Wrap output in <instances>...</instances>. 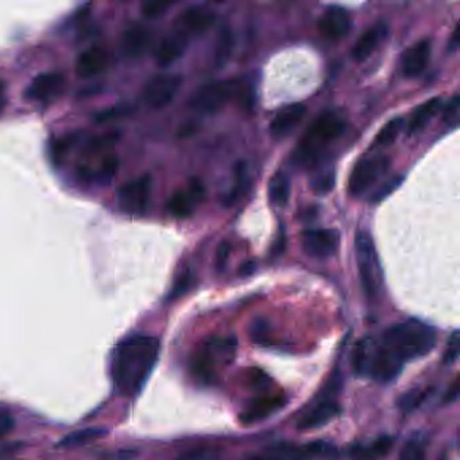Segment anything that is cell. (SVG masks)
I'll return each instance as SVG.
<instances>
[{
	"mask_svg": "<svg viewBox=\"0 0 460 460\" xmlns=\"http://www.w3.org/2000/svg\"><path fill=\"white\" fill-rule=\"evenodd\" d=\"M238 88L235 80H216L202 85L192 96L189 105L199 114H215L230 102Z\"/></svg>",
	"mask_w": 460,
	"mask_h": 460,
	"instance_id": "52a82bcc",
	"label": "cell"
},
{
	"mask_svg": "<svg viewBox=\"0 0 460 460\" xmlns=\"http://www.w3.org/2000/svg\"><path fill=\"white\" fill-rule=\"evenodd\" d=\"M119 166V161L116 157H108L105 158L100 165V169L98 172V177L102 181H109L115 176V172Z\"/></svg>",
	"mask_w": 460,
	"mask_h": 460,
	"instance_id": "d590c367",
	"label": "cell"
},
{
	"mask_svg": "<svg viewBox=\"0 0 460 460\" xmlns=\"http://www.w3.org/2000/svg\"><path fill=\"white\" fill-rule=\"evenodd\" d=\"M404 181V176L401 175H397V176H393L391 179H386L384 184L381 186H378L377 191L373 192L371 197H370V202L371 203H381L382 200H384L389 195H391Z\"/></svg>",
	"mask_w": 460,
	"mask_h": 460,
	"instance_id": "4dcf8cb0",
	"label": "cell"
},
{
	"mask_svg": "<svg viewBox=\"0 0 460 460\" xmlns=\"http://www.w3.org/2000/svg\"><path fill=\"white\" fill-rule=\"evenodd\" d=\"M215 21L216 15L213 11L203 6H192L181 12L176 22V30L188 38L200 37L213 26Z\"/></svg>",
	"mask_w": 460,
	"mask_h": 460,
	"instance_id": "4fadbf2b",
	"label": "cell"
},
{
	"mask_svg": "<svg viewBox=\"0 0 460 460\" xmlns=\"http://www.w3.org/2000/svg\"><path fill=\"white\" fill-rule=\"evenodd\" d=\"M204 195L203 182L193 179L186 191H179L172 195L168 202V211L173 218L186 219L193 213L196 204L204 199Z\"/></svg>",
	"mask_w": 460,
	"mask_h": 460,
	"instance_id": "5bb4252c",
	"label": "cell"
},
{
	"mask_svg": "<svg viewBox=\"0 0 460 460\" xmlns=\"http://www.w3.org/2000/svg\"><path fill=\"white\" fill-rule=\"evenodd\" d=\"M230 245L227 242H223L219 249H218V253H216V267L219 270H223L226 263H227V258H229V254H230Z\"/></svg>",
	"mask_w": 460,
	"mask_h": 460,
	"instance_id": "b9f144b4",
	"label": "cell"
},
{
	"mask_svg": "<svg viewBox=\"0 0 460 460\" xmlns=\"http://www.w3.org/2000/svg\"><path fill=\"white\" fill-rule=\"evenodd\" d=\"M387 34V27L384 24H377L367 28L355 42L351 55L355 61H366L374 51L378 49L381 42Z\"/></svg>",
	"mask_w": 460,
	"mask_h": 460,
	"instance_id": "7402d4cb",
	"label": "cell"
},
{
	"mask_svg": "<svg viewBox=\"0 0 460 460\" xmlns=\"http://www.w3.org/2000/svg\"><path fill=\"white\" fill-rule=\"evenodd\" d=\"M236 355L233 336H215L203 343L192 358V371L202 382H212L219 369L226 367Z\"/></svg>",
	"mask_w": 460,
	"mask_h": 460,
	"instance_id": "277c9868",
	"label": "cell"
},
{
	"mask_svg": "<svg viewBox=\"0 0 460 460\" xmlns=\"http://www.w3.org/2000/svg\"><path fill=\"white\" fill-rule=\"evenodd\" d=\"M405 122L402 118H394L389 121L374 139V148H387L390 146L401 134Z\"/></svg>",
	"mask_w": 460,
	"mask_h": 460,
	"instance_id": "f1b7e54d",
	"label": "cell"
},
{
	"mask_svg": "<svg viewBox=\"0 0 460 460\" xmlns=\"http://www.w3.org/2000/svg\"><path fill=\"white\" fill-rule=\"evenodd\" d=\"M138 455L134 450H118L103 457L102 460H132Z\"/></svg>",
	"mask_w": 460,
	"mask_h": 460,
	"instance_id": "7bdbcfd3",
	"label": "cell"
},
{
	"mask_svg": "<svg viewBox=\"0 0 460 460\" xmlns=\"http://www.w3.org/2000/svg\"><path fill=\"white\" fill-rule=\"evenodd\" d=\"M67 80L60 72H44L34 77L25 91L27 100L35 103H51L58 99L65 91Z\"/></svg>",
	"mask_w": 460,
	"mask_h": 460,
	"instance_id": "8fae6325",
	"label": "cell"
},
{
	"mask_svg": "<svg viewBox=\"0 0 460 460\" xmlns=\"http://www.w3.org/2000/svg\"><path fill=\"white\" fill-rule=\"evenodd\" d=\"M15 425L14 417L7 410L0 409V437L7 435Z\"/></svg>",
	"mask_w": 460,
	"mask_h": 460,
	"instance_id": "60d3db41",
	"label": "cell"
},
{
	"mask_svg": "<svg viewBox=\"0 0 460 460\" xmlns=\"http://www.w3.org/2000/svg\"><path fill=\"white\" fill-rule=\"evenodd\" d=\"M105 432L102 430L98 428H88V430H82V431H77L71 435L65 436L60 443L58 447L62 448H71V447H77V445H82L87 443H91L96 439H99L100 436L104 435Z\"/></svg>",
	"mask_w": 460,
	"mask_h": 460,
	"instance_id": "f546056e",
	"label": "cell"
},
{
	"mask_svg": "<svg viewBox=\"0 0 460 460\" xmlns=\"http://www.w3.org/2000/svg\"><path fill=\"white\" fill-rule=\"evenodd\" d=\"M340 243V235L335 230H307L301 235V246L307 256L317 259L333 256Z\"/></svg>",
	"mask_w": 460,
	"mask_h": 460,
	"instance_id": "7c38bea8",
	"label": "cell"
},
{
	"mask_svg": "<svg viewBox=\"0 0 460 460\" xmlns=\"http://www.w3.org/2000/svg\"><path fill=\"white\" fill-rule=\"evenodd\" d=\"M152 193L150 176H142L126 182L118 191L119 208L127 215H142L146 212Z\"/></svg>",
	"mask_w": 460,
	"mask_h": 460,
	"instance_id": "30bf717a",
	"label": "cell"
},
{
	"mask_svg": "<svg viewBox=\"0 0 460 460\" xmlns=\"http://www.w3.org/2000/svg\"><path fill=\"white\" fill-rule=\"evenodd\" d=\"M323 444H312L297 447L292 444H276L250 457L247 460H307L310 457L321 455L324 452Z\"/></svg>",
	"mask_w": 460,
	"mask_h": 460,
	"instance_id": "9a60e30c",
	"label": "cell"
},
{
	"mask_svg": "<svg viewBox=\"0 0 460 460\" xmlns=\"http://www.w3.org/2000/svg\"><path fill=\"white\" fill-rule=\"evenodd\" d=\"M176 460H220V452L215 448H195L179 455Z\"/></svg>",
	"mask_w": 460,
	"mask_h": 460,
	"instance_id": "d6a6232c",
	"label": "cell"
},
{
	"mask_svg": "<svg viewBox=\"0 0 460 460\" xmlns=\"http://www.w3.org/2000/svg\"><path fill=\"white\" fill-rule=\"evenodd\" d=\"M459 357V333L454 331L444 353V363H454Z\"/></svg>",
	"mask_w": 460,
	"mask_h": 460,
	"instance_id": "8d00e7d4",
	"label": "cell"
},
{
	"mask_svg": "<svg viewBox=\"0 0 460 460\" xmlns=\"http://www.w3.org/2000/svg\"><path fill=\"white\" fill-rule=\"evenodd\" d=\"M191 283H192V274L189 273V272H185L181 277H179V280H177V282H176V285H175V288H173V292H172V299H176V297H179V296H181L182 293H185L188 289H189V286H191Z\"/></svg>",
	"mask_w": 460,
	"mask_h": 460,
	"instance_id": "ab89813d",
	"label": "cell"
},
{
	"mask_svg": "<svg viewBox=\"0 0 460 460\" xmlns=\"http://www.w3.org/2000/svg\"><path fill=\"white\" fill-rule=\"evenodd\" d=\"M235 48V37L229 26H224L219 30L215 49H213V62L216 68H223L230 61L231 55Z\"/></svg>",
	"mask_w": 460,
	"mask_h": 460,
	"instance_id": "4316f807",
	"label": "cell"
},
{
	"mask_svg": "<svg viewBox=\"0 0 460 460\" xmlns=\"http://www.w3.org/2000/svg\"><path fill=\"white\" fill-rule=\"evenodd\" d=\"M107 65V53L99 46L88 48L82 51L76 60L77 76L81 78H92L104 71Z\"/></svg>",
	"mask_w": 460,
	"mask_h": 460,
	"instance_id": "603a6c76",
	"label": "cell"
},
{
	"mask_svg": "<svg viewBox=\"0 0 460 460\" xmlns=\"http://www.w3.org/2000/svg\"><path fill=\"white\" fill-rule=\"evenodd\" d=\"M351 27L353 21L350 14L339 6L328 7L319 19V30L321 35L330 41H339L347 37Z\"/></svg>",
	"mask_w": 460,
	"mask_h": 460,
	"instance_id": "2e32d148",
	"label": "cell"
},
{
	"mask_svg": "<svg viewBox=\"0 0 460 460\" xmlns=\"http://www.w3.org/2000/svg\"><path fill=\"white\" fill-rule=\"evenodd\" d=\"M307 112V107L301 103L290 104L283 107L277 112V115L273 118L270 123V135L276 139L280 141L289 134L293 132V130L297 127L301 121L304 119Z\"/></svg>",
	"mask_w": 460,
	"mask_h": 460,
	"instance_id": "ac0fdd59",
	"label": "cell"
},
{
	"mask_svg": "<svg viewBox=\"0 0 460 460\" xmlns=\"http://www.w3.org/2000/svg\"><path fill=\"white\" fill-rule=\"evenodd\" d=\"M159 340L150 335H132L122 340L111 358V378L118 394L135 397L141 393L159 357Z\"/></svg>",
	"mask_w": 460,
	"mask_h": 460,
	"instance_id": "7a4b0ae2",
	"label": "cell"
},
{
	"mask_svg": "<svg viewBox=\"0 0 460 460\" xmlns=\"http://www.w3.org/2000/svg\"><path fill=\"white\" fill-rule=\"evenodd\" d=\"M250 182H251V177H250V168H249L247 162L239 161L233 168V184L222 202L224 206H232L236 202H239L247 193V191L250 188Z\"/></svg>",
	"mask_w": 460,
	"mask_h": 460,
	"instance_id": "cb8c5ba5",
	"label": "cell"
},
{
	"mask_svg": "<svg viewBox=\"0 0 460 460\" xmlns=\"http://www.w3.org/2000/svg\"><path fill=\"white\" fill-rule=\"evenodd\" d=\"M346 130V119L337 111H324L308 127L294 153V162L303 168H313L326 149L342 136Z\"/></svg>",
	"mask_w": 460,
	"mask_h": 460,
	"instance_id": "3957f363",
	"label": "cell"
},
{
	"mask_svg": "<svg viewBox=\"0 0 460 460\" xmlns=\"http://www.w3.org/2000/svg\"><path fill=\"white\" fill-rule=\"evenodd\" d=\"M170 6H172V3H168V1L148 3L143 6V14L149 18H157V17L162 15Z\"/></svg>",
	"mask_w": 460,
	"mask_h": 460,
	"instance_id": "74e56055",
	"label": "cell"
},
{
	"mask_svg": "<svg viewBox=\"0 0 460 460\" xmlns=\"http://www.w3.org/2000/svg\"><path fill=\"white\" fill-rule=\"evenodd\" d=\"M181 85L182 77L176 73H161L153 76L143 88V100L153 109H162L175 100Z\"/></svg>",
	"mask_w": 460,
	"mask_h": 460,
	"instance_id": "9c48e42d",
	"label": "cell"
},
{
	"mask_svg": "<svg viewBox=\"0 0 460 460\" xmlns=\"http://www.w3.org/2000/svg\"><path fill=\"white\" fill-rule=\"evenodd\" d=\"M189 45V38L177 30L165 35L154 51V60L157 65L165 68L176 62L186 51Z\"/></svg>",
	"mask_w": 460,
	"mask_h": 460,
	"instance_id": "d6986e66",
	"label": "cell"
},
{
	"mask_svg": "<svg viewBox=\"0 0 460 460\" xmlns=\"http://www.w3.org/2000/svg\"><path fill=\"white\" fill-rule=\"evenodd\" d=\"M393 439L389 436H381L369 444H359L351 448V458L354 460H380L384 458L391 447Z\"/></svg>",
	"mask_w": 460,
	"mask_h": 460,
	"instance_id": "d4e9b609",
	"label": "cell"
},
{
	"mask_svg": "<svg viewBox=\"0 0 460 460\" xmlns=\"http://www.w3.org/2000/svg\"><path fill=\"white\" fill-rule=\"evenodd\" d=\"M290 192H292V188H290L289 177L282 172L276 173L269 184L270 202L280 208H283L290 200Z\"/></svg>",
	"mask_w": 460,
	"mask_h": 460,
	"instance_id": "83f0119b",
	"label": "cell"
},
{
	"mask_svg": "<svg viewBox=\"0 0 460 460\" xmlns=\"http://www.w3.org/2000/svg\"><path fill=\"white\" fill-rule=\"evenodd\" d=\"M441 104L443 102L440 98H434V99L418 105L410 116L408 132L416 134L427 127L431 123V121L437 115V112L441 109Z\"/></svg>",
	"mask_w": 460,
	"mask_h": 460,
	"instance_id": "484cf974",
	"label": "cell"
},
{
	"mask_svg": "<svg viewBox=\"0 0 460 460\" xmlns=\"http://www.w3.org/2000/svg\"><path fill=\"white\" fill-rule=\"evenodd\" d=\"M424 396H425V393H423V391H414V393L405 394V396L402 397V400L400 401V407H401L402 409L407 410V412L413 409V408H416V407L423 401Z\"/></svg>",
	"mask_w": 460,
	"mask_h": 460,
	"instance_id": "f35d334b",
	"label": "cell"
},
{
	"mask_svg": "<svg viewBox=\"0 0 460 460\" xmlns=\"http://www.w3.org/2000/svg\"><path fill=\"white\" fill-rule=\"evenodd\" d=\"M152 44V31L146 26L134 24L122 37V51L130 60L141 58Z\"/></svg>",
	"mask_w": 460,
	"mask_h": 460,
	"instance_id": "44dd1931",
	"label": "cell"
},
{
	"mask_svg": "<svg viewBox=\"0 0 460 460\" xmlns=\"http://www.w3.org/2000/svg\"><path fill=\"white\" fill-rule=\"evenodd\" d=\"M443 122L448 127H455L459 122V96L455 95L443 111Z\"/></svg>",
	"mask_w": 460,
	"mask_h": 460,
	"instance_id": "e575fe53",
	"label": "cell"
},
{
	"mask_svg": "<svg viewBox=\"0 0 460 460\" xmlns=\"http://www.w3.org/2000/svg\"><path fill=\"white\" fill-rule=\"evenodd\" d=\"M335 185V173L333 170H327L319 175L312 182V189L319 195L328 193Z\"/></svg>",
	"mask_w": 460,
	"mask_h": 460,
	"instance_id": "836d02e7",
	"label": "cell"
},
{
	"mask_svg": "<svg viewBox=\"0 0 460 460\" xmlns=\"http://www.w3.org/2000/svg\"><path fill=\"white\" fill-rule=\"evenodd\" d=\"M355 253L363 292L367 299L375 300L382 285V272L375 253L374 242L369 232L360 231L357 233Z\"/></svg>",
	"mask_w": 460,
	"mask_h": 460,
	"instance_id": "5b68a950",
	"label": "cell"
},
{
	"mask_svg": "<svg viewBox=\"0 0 460 460\" xmlns=\"http://www.w3.org/2000/svg\"><path fill=\"white\" fill-rule=\"evenodd\" d=\"M340 378L333 374L331 381L326 384L319 397L312 402V407L301 416L297 423V428L300 431H310L320 428L330 423L340 413V407L336 401V393L340 389Z\"/></svg>",
	"mask_w": 460,
	"mask_h": 460,
	"instance_id": "8992f818",
	"label": "cell"
},
{
	"mask_svg": "<svg viewBox=\"0 0 460 460\" xmlns=\"http://www.w3.org/2000/svg\"><path fill=\"white\" fill-rule=\"evenodd\" d=\"M286 400L281 396H263L253 400L249 402L245 412L240 413L239 420L242 424L250 425L259 423L267 417H270L273 413L278 412L283 408Z\"/></svg>",
	"mask_w": 460,
	"mask_h": 460,
	"instance_id": "ffe728a7",
	"label": "cell"
},
{
	"mask_svg": "<svg viewBox=\"0 0 460 460\" xmlns=\"http://www.w3.org/2000/svg\"><path fill=\"white\" fill-rule=\"evenodd\" d=\"M398 460H427L424 444L420 439H412L401 450Z\"/></svg>",
	"mask_w": 460,
	"mask_h": 460,
	"instance_id": "1f68e13d",
	"label": "cell"
},
{
	"mask_svg": "<svg viewBox=\"0 0 460 460\" xmlns=\"http://www.w3.org/2000/svg\"><path fill=\"white\" fill-rule=\"evenodd\" d=\"M390 159L384 155H371L359 159L351 170L348 179V192L353 197H359L370 191L389 170Z\"/></svg>",
	"mask_w": 460,
	"mask_h": 460,
	"instance_id": "ba28073f",
	"label": "cell"
},
{
	"mask_svg": "<svg viewBox=\"0 0 460 460\" xmlns=\"http://www.w3.org/2000/svg\"><path fill=\"white\" fill-rule=\"evenodd\" d=\"M254 270H256V265H254V262H247V263H245V266H242V269H240V274L247 276V274H251Z\"/></svg>",
	"mask_w": 460,
	"mask_h": 460,
	"instance_id": "f6af8a7d",
	"label": "cell"
},
{
	"mask_svg": "<svg viewBox=\"0 0 460 460\" xmlns=\"http://www.w3.org/2000/svg\"><path fill=\"white\" fill-rule=\"evenodd\" d=\"M437 333L430 324L409 319L390 326L375 337H364L353 354L354 371L380 384L394 381L404 366L428 355L436 346Z\"/></svg>",
	"mask_w": 460,
	"mask_h": 460,
	"instance_id": "6da1fadb",
	"label": "cell"
},
{
	"mask_svg": "<svg viewBox=\"0 0 460 460\" xmlns=\"http://www.w3.org/2000/svg\"><path fill=\"white\" fill-rule=\"evenodd\" d=\"M432 53L430 39H421L404 51L401 58L402 75L408 78L418 77L428 67Z\"/></svg>",
	"mask_w": 460,
	"mask_h": 460,
	"instance_id": "e0dca14e",
	"label": "cell"
},
{
	"mask_svg": "<svg viewBox=\"0 0 460 460\" xmlns=\"http://www.w3.org/2000/svg\"><path fill=\"white\" fill-rule=\"evenodd\" d=\"M4 89H6L4 82L0 80V100H1V98H3V95H4Z\"/></svg>",
	"mask_w": 460,
	"mask_h": 460,
	"instance_id": "bcb514c9",
	"label": "cell"
},
{
	"mask_svg": "<svg viewBox=\"0 0 460 460\" xmlns=\"http://www.w3.org/2000/svg\"><path fill=\"white\" fill-rule=\"evenodd\" d=\"M459 44V26H457V28L452 33V38L450 41V51H455L458 48Z\"/></svg>",
	"mask_w": 460,
	"mask_h": 460,
	"instance_id": "ee69618b",
	"label": "cell"
}]
</instances>
